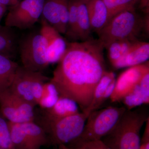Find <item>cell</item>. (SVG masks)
Returning a JSON list of instances; mask_svg holds the SVG:
<instances>
[{
	"mask_svg": "<svg viewBox=\"0 0 149 149\" xmlns=\"http://www.w3.org/2000/svg\"><path fill=\"white\" fill-rule=\"evenodd\" d=\"M139 85L143 95L146 104H148L149 103V71L142 77Z\"/></svg>",
	"mask_w": 149,
	"mask_h": 149,
	"instance_id": "29",
	"label": "cell"
},
{
	"mask_svg": "<svg viewBox=\"0 0 149 149\" xmlns=\"http://www.w3.org/2000/svg\"><path fill=\"white\" fill-rule=\"evenodd\" d=\"M140 3V6L146 13H149V0H137Z\"/></svg>",
	"mask_w": 149,
	"mask_h": 149,
	"instance_id": "31",
	"label": "cell"
},
{
	"mask_svg": "<svg viewBox=\"0 0 149 149\" xmlns=\"http://www.w3.org/2000/svg\"><path fill=\"white\" fill-rule=\"evenodd\" d=\"M11 140L15 149H39L27 136L21 123L9 122Z\"/></svg>",
	"mask_w": 149,
	"mask_h": 149,
	"instance_id": "18",
	"label": "cell"
},
{
	"mask_svg": "<svg viewBox=\"0 0 149 149\" xmlns=\"http://www.w3.org/2000/svg\"><path fill=\"white\" fill-rule=\"evenodd\" d=\"M149 58V43L136 40L125 55L112 66L116 69L136 66L147 61Z\"/></svg>",
	"mask_w": 149,
	"mask_h": 149,
	"instance_id": "12",
	"label": "cell"
},
{
	"mask_svg": "<svg viewBox=\"0 0 149 149\" xmlns=\"http://www.w3.org/2000/svg\"><path fill=\"white\" fill-rule=\"evenodd\" d=\"M0 149H16L15 148H0Z\"/></svg>",
	"mask_w": 149,
	"mask_h": 149,
	"instance_id": "35",
	"label": "cell"
},
{
	"mask_svg": "<svg viewBox=\"0 0 149 149\" xmlns=\"http://www.w3.org/2000/svg\"><path fill=\"white\" fill-rule=\"evenodd\" d=\"M70 0H45L41 18L65 35L68 19Z\"/></svg>",
	"mask_w": 149,
	"mask_h": 149,
	"instance_id": "11",
	"label": "cell"
},
{
	"mask_svg": "<svg viewBox=\"0 0 149 149\" xmlns=\"http://www.w3.org/2000/svg\"><path fill=\"white\" fill-rule=\"evenodd\" d=\"M47 43V58L49 65L58 63L66 51L67 44L65 40L59 33Z\"/></svg>",
	"mask_w": 149,
	"mask_h": 149,
	"instance_id": "19",
	"label": "cell"
},
{
	"mask_svg": "<svg viewBox=\"0 0 149 149\" xmlns=\"http://www.w3.org/2000/svg\"><path fill=\"white\" fill-rule=\"evenodd\" d=\"M148 71H149L148 62L130 67L122 72L116 80L114 89L109 98L111 101L112 102L121 101Z\"/></svg>",
	"mask_w": 149,
	"mask_h": 149,
	"instance_id": "10",
	"label": "cell"
},
{
	"mask_svg": "<svg viewBox=\"0 0 149 149\" xmlns=\"http://www.w3.org/2000/svg\"><path fill=\"white\" fill-rule=\"evenodd\" d=\"M7 6L4 5L3 4L1 3H0V25L1 24V21L6 11Z\"/></svg>",
	"mask_w": 149,
	"mask_h": 149,
	"instance_id": "33",
	"label": "cell"
},
{
	"mask_svg": "<svg viewBox=\"0 0 149 149\" xmlns=\"http://www.w3.org/2000/svg\"><path fill=\"white\" fill-rule=\"evenodd\" d=\"M149 119L148 111L145 108L126 109L101 140L110 149H139L141 129Z\"/></svg>",
	"mask_w": 149,
	"mask_h": 149,
	"instance_id": "2",
	"label": "cell"
},
{
	"mask_svg": "<svg viewBox=\"0 0 149 149\" xmlns=\"http://www.w3.org/2000/svg\"><path fill=\"white\" fill-rule=\"evenodd\" d=\"M139 149H149V123L146 124L145 131L141 139Z\"/></svg>",
	"mask_w": 149,
	"mask_h": 149,
	"instance_id": "30",
	"label": "cell"
},
{
	"mask_svg": "<svg viewBox=\"0 0 149 149\" xmlns=\"http://www.w3.org/2000/svg\"><path fill=\"white\" fill-rule=\"evenodd\" d=\"M136 40H119L111 43L107 47L108 56L112 65L125 55Z\"/></svg>",
	"mask_w": 149,
	"mask_h": 149,
	"instance_id": "23",
	"label": "cell"
},
{
	"mask_svg": "<svg viewBox=\"0 0 149 149\" xmlns=\"http://www.w3.org/2000/svg\"><path fill=\"white\" fill-rule=\"evenodd\" d=\"M35 107L9 89L0 93V112L9 122L21 123L35 121Z\"/></svg>",
	"mask_w": 149,
	"mask_h": 149,
	"instance_id": "9",
	"label": "cell"
},
{
	"mask_svg": "<svg viewBox=\"0 0 149 149\" xmlns=\"http://www.w3.org/2000/svg\"><path fill=\"white\" fill-rule=\"evenodd\" d=\"M18 2H19L17 0H0V3L7 6H9L10 7L16 4Z\"/></svg>",
	"mask_w": 149,
	"mask_h": 149,
	"instance_id": "32",
	"label": "cell"
},
{
	"mask_svg": "<svg viewBox=\"0 0 149 149\" xmlns=\"http://www.w3.org/2000/svg\"><path fill=\"white\" fill-rule=\"evenodd\" d=\"M60 97L55 86L50 81H47L43 85L42 91L37 106L42 109H46L54 106Z\"/></svg>",
	"mask_w": 149,
	"mask_h": 149,
	"instance_id": "22",
	"label": "cell"
},
{
	"mask_svg": "<svg viewBox=\"0 0 149 149\" xmlns=\"http://www.w3.org/2000/svg\"><path fill=\"white\" fill-rule=\"evenodd\" d=\"M47 47V41L40 32L24 37L18 48L22 66L32 71L43 72L49 65Z\"/></svg>",
	"mask_w": 149,
	"mask_h": 149,
	"instance_id": "6",
	"label": "cell"
},
{
	"mask_svg": "<svg viewBox=\"0 0 149 149\" xmlns=\"http://www.w3.org/2000/svg\"><path fill=\"white\" fill-rule=\"evenodd\" d=\"M88 0H79L77 10V41H85L92 39L90 19L87 8Z\"/></svg>",
	"mask_w": 149,
	"mask_h": 149,
	"instance_id": "16",
	"label": "cell"
},
{
	"mask_svg": "<svg viewBox=\"0 0 149 149\" xmlns=\"http://www.w3.org/2000/svg\"><path fill=\"white\" fill-rule=\"evenodd\" d=\"M103 46L93 38L68 43L50 81L60 96L77 103L82 112L91 104L97 84L107 70Z\"/></svg>",
	"mask_w": 149,
	"mask_h": 149,
	"instance_id": "1",
	"label": "cell"
},
{
	"mask_svg": "<svg viewBox=\"0 0 149 149\" xmlns=\"http://www.w3.org/2000/svg\"><path fill=\"white\" fill-rule=\"evenodd\" d=\"M115 78L116 75L114 72L107 70L97 84L91 104L85 112L90 113L93 111L99 109L100 107V102L102 97L108 86Z\"/></svg>",
	"mask_w": 149,
	"mask_h": 149,
	"instance_id": "21",
	"label": "cell"
},
{
	"mask_svg": "<svg viewBox=\"0 0 149 149\" xmlns=\"http://www.w3.org/2000/svg\"><path fill=\"white\" fill-rule=\"evenodd\" d=\"M0 148H14L11 140L8 121L0 112Z\"/></svg>",
	"mask_w": 149,
	"mask_h": 149,
	"instance_id": "27",
	"label": "cell"
},
{
	"mask_svg": "<svg viewBox=\"0 0 149 149\" xmlns=\"http://www.w3.org/2000/svg\"><path fill=\"white\" fill-rule=\"evenodd\" d=\"M109 14V21L116 15L125 11L135 9L137 0H103Z\"/></svg>",
	"mask_w": 149,
	"mask_h": 149,
	"instance_id": "24",
	"label": "cell"
},
{
	"mask_svg": "<svg viewBox=\"0 0 149 149\" xmlns=\"http://www.w3.org/2000/svg\"><path fill=\"white\" fill-rule=\"evenodd\" d=\"M21 125L28 138L39 149L50 143L45 130L35 121L23 123Z\"/></svg>",
	"mask_w": 149,
	"mask_h": 149,
	"instance_id": "20",
	"label": "cell"
},
{
	"mask_svg": "<svg viewBox=\"0 0 149 149\" xmlns=\"http://www.w3.org/2000/svg\"><path fill=\"white\" fill-rule=\"evenodd\" d=\"M143 25L144 19L139 16L135 9L125 11L109 19L98 34V40L105 49L117 40H136L144 29Z\"/></svg>",
	"mask_w": 149,
	"mask_h": 149,
	"instance_id": "3",
	"label": "cell"
},
{
	"mask_svg": "<svg viewBox=\"0 0 149 149\" xmlns=\"http://www.w3.org/2000/svg\"><path fill=\"white\" fill-rule=\"evenodd\" d=\"M121 101L124 104L126 109L128 110H131L142 104H146L139 83L124 96Z\"/></svg>",
	"mask_w": 149,
	"mask_h": 149,
	"instance_id": "26",
	"label": "cell"
},
{
	"mask_svg": "<svg viewBox=\"0 0 149 149\" xmlns=\"http://www.w3.org/2000/svg\"><path fill=\"white\" fill-rule=\"evenodd\" d=\"M49 80L43 72L32 71L19 65L9 89L35 107L33 97L40 93L45 83Z\"/></svg>",
	"mask_w": 149,
	"mask_h": 149,
	"instance_id": "7",
	"label": "cell"
},
{
	"mask_svg": "<svg viewBox=\"0 0 149 149\" xmlns=\"http://www.w3.org/2000/svg\"><path fill=\"white\" fill-rule=\"evenodd\" d=\"M17 1H18L19 2L20 1H21V0H17Z\"/></svg>",
	"mask_w": 149,
	"mask_h": 149,
	"instance_id": "36",
	"label": "cell"
},
{
	"mask_svg": "<svg viewBox=\"0 0 149 149\" xmlns=\"http://www.w3.org/2000/svg\"><path fill=\"white\" fill-rule=\"evenodd\" d=\"M58 149H72L65 145H61L58 146Z\"/></svg>",
	"mask_w": 149,
	"mask_h": 149,
	"instance_id": "34",
	"label": "cell"
},
{
	"mask_svg": "<svg viewBox=\"0 0 149 149\" xmlns=\"http://www.w3.org/2000/svg\"><path fill=\"white\" fill-rule=\"evenodd\" d=\"M90 114L81 112L58 120L41 122L39 125L45 131L50 143L58 146L67 145L80 136Z\"/></svg>",
	"mask_w": 149,
	"mask_h": 149,
	"instance_id": "4",
	"label": "cell"
},
{
	"mask_svg": "<svg viewBox=\"0 0 149 149\" xmlns=\"http://www.w3.org/2000/svg\"><path fill=\"white\" fill-rule=\"evenodd\" d=\"M19 65L13 59L0 55V93L10 88Z\"/></svg>",
	"mask_w": 149,
	"mask_h": 149,
	"instance_id": "17",
	"label": "cell"
},
{
	"mask_svg": "<svg viewBox=\"0 0 149 149\" xmlns=\"http://www.w3.org/2000/svg\"><path fill=\"white\" fill-rule=\"evenodd\" d=\"M17 49V40L13 28L0 25V55L15 58Z\"/></svg>",
	"mask_w": 149,
	"mask_h": 149,
	"instance_id": "15",
	"label": "cell"
},
{
	"mask_svg": "<svg viewBox=\"0 0 149 149\" xmlns=\"http://www.w3.org/2000/svg\"><path fill=\"white\" fill-rule=\"evenodd\" d=\"M79 0H70L68 19L67 28L65 35L68 39L72 42H77V10Z\"/></svg>",
	"mask_w": 149,
	"mask_h": 149,
	"instance_id": "25",
	"label": "cell"
},
{
	"mask_svg": "<svg viewBox=\"0 0 149 149\" xmlns=\"http://www.w3.org/2000/svg\"><path fill=\"white\" fill-rule=\"evenodd\" d=\"M87 8L92 32L98 34L109 19L106 6L103 0H88Z\"/></svg>",
	"mask_w": 149,
	"mask_h": 149,
	"instance_id": "14",
	"label": "cell"
},
{
	"mask_svg": "<svg viewBox=\"0 0 149 149\" xmlns=\"http://www.w3.org/2000/svg\"><path fill=\"white\" fill-rule=\"evenodd\" d=\"M126 110L125 107L110 106L91 112L82 133L74 141L101 140L112 130Z\"/></svg>",
	"mask_w": 149,
	"mask_h": 149,
	"instance_id": "5",
	"label": "cell"
},
{
	"mask_svg": "<svg viewBox=\"0 0 149 149\" xmlns=\"http://www.w3.org/2000/svg\"><path fill=\"white\" fill-rule=\"evenodd\" d=\"M79 107L74 101L60 96L52 107L43 110L41 122L53 121L64 118L80 112Z\"/></svg>",
	"mask_w": 149,
	"mask_h": 149,
	"instance_id": "13",
	"label": "cell"
},
{
	"mask_svg": "<svg viewBox=\"0 0 149 149\" xmlns=\"http://www.w3.org/2000/svg\"><path fill=\"white\" fill-rule=\"evenodd\" d=\"M72 149H110L101 140L96 141H74L65 145Z\"/></svg>",
	"mask_w": 149,
	"mask_h": 149,
	"instance_id": "28",
	"label": "cell"
},
{
	"mask_svg": "<svg viewBox=\"0 0 149 149\" xmlns=\"http://www.w3.org/2000/svg\"><path fill=\"white\" fill-rule=\"evenodd\" d=\"M45 0H21L10 8L5 25L22 30L32 28L41 18Z\"/></svg>",
	"mask_w": 149,
	"mask_h": 149,
	"instance_id": "8",
	"label": "cell"
}]
</instances>
